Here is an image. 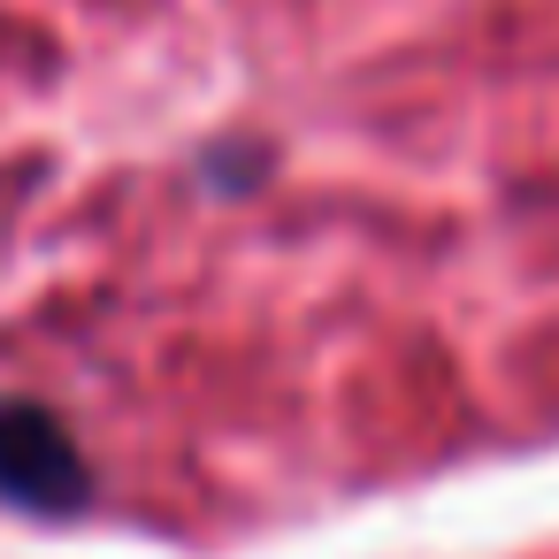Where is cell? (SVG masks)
<instances>
[{
  "instance_id": "cell-1",
  "label": "cell",
  "mask_w": 559,
  "mask_h": 559,
  "mask_svg": "<svg viewBox=\"0 0 559 559\" xmlns=\"http://www.w3.org/2000/svg\"><path fill=\"white\" fill-rule=\"evenodd\" d=\"M93 498V467L70 421L39 399H0V506L16 513H78Z\"/></svg>"
}]
</instances>
